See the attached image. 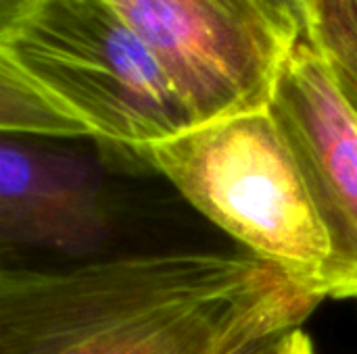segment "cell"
<instances>
[{"instance_id":"1","label":"cell","mask_w":357,"mask_h":354,"mask_svg":"<svg viewBox=\"0 0 357 354\" xmlns=\"http://www.w3.org/2000/svg\"><path fill=\"white\" fill-rule=\"evenodd\" d=\"M324 298L249 252L169 250L0 271V354H247Z\"/></svg>"},{"instance_id":"2","label":"cell","mask_w":357,"mask_h":354,"mask_svg":"<svg viewBox=\"0 0 357 354\" xmlns=\"http://www.w3.org/2000/svg\"><path fill=\"white\" fill-rule=\"evenodd\" d=\"M197 123L107 0H42L0 31L2 136L90 138L138 152Z\"/></svg>"},{"instance_id":"3","label":"cell","mask_w":357,"mask_h":354,"mask_svg":"<svg viewBox=\"0 0 357 354\" xmlns=\"http://www.w3.org/2000/svg\"><path fill=\"white\" fill-rule=\"evenodd\" d=\"M134 154L249 255L320 294L328 240L270 106L197 123Z\"/></svg>"},{"instance_id":"4","label":"cell","mask_w":357,"mask_h":354,"mask_svg":"<svg viewBox=\"0 0 357 354\" xmlns=\"http://www.w3.org/2000/svg\"><path fill=\"white\" fill-rule=\"evenodd\" d=\"M199 123L270 106L301 29L280 0H107Z\"/></svg>"},{"instance_id":"5","label":"cell","mask_w":357,"mask_h":354,"mask_svg":"<svg viewBox=\"0 0 357 354\" xmlns=\"http://www.w3.org/2000/svg\"><path fill=\"white\" fill-rule=\"evenodd\" d=\"M270 111L303 173L328 240L320 294L357 300V111L303 40L289 52Z\"/></svg>"},{"instance_id":"6","label":"cell","mask_w":357,"mask_h":354,"mask_svg":"<svg viewBox=\"0 0 357 354\" xmlns=\"http://www.w3.org/2000/svg\"><path fill=\"white\" fill-rule=\"evenodd\" d=\"M109 236V213L92 167L79 154L2 136L0 242L90 250Z\"/></svg>"},{"instance_id":"7","label":"cell","mask_w":357,"mask_h":354,"mask_svg":"<svg viewBox=\"0 0 357 354\" xmlns=\"http://www.w3.org/2000/svg\"><path fill=\"white\" fill-rule=\"evenodd\" d=\"M301 38L320 54L357 111V0H305Z\"/></svg>"},{"instance_id":"8","label":"cell","mask_w":357,"mask_h":354,"mask_svg":"<svg viewBox=\"0 0 357 354\" xmlns=\"http://www.w3.org/2000/svg\"><path fill=\"white\" fill-rule=\"evenodd\" d=\"M42 0H0V31L8 29L13 23L23 19Z\"/></svg>"},{"instance_id":"9","label":"cell","mask_w":357,"mask_h":354,"mask_svg":"<svg viewBox=\"0 0 357 354\" xmlns=\"http://www.w3.org/2000/svg\"><path fill=\"white\" fill-rule=\"evenodd\" d=\"M278 354H316L314 348V342L312 338L301 332V330H295L291 334H287L280 342V353Z\"/></svg>"},{"instance_id":"10","label":"cell","mask_w":357,"mask_h":354,"mask_svg":"<svg viewBox=\"0 0 357 354\" xmlns=\"http://www.w3.org/2000/svg\"><path fill=\"white\" fill-rule=\"evenodd\" d=\"M280 4L293 15V19L297 21V25H299V29H301V10H303L305 0H280Z\"/></svg>"},{"instance_id":"11","label":"cell","mask_w":357,"mask_h":354,"mask_svg":"<svg viewBox=\"0 0 357 354\" xmlns=\"http://www.w3.org/2000/svg\"><path fill=\"white\" fill-rule=\"evenodd\" d=\"M282 338H284V336H282ZM282 338L270 340V342H266V344H261V346L249 351L247 354H278L280 353V342H282Z\"/></svg>"}]
</instances>
